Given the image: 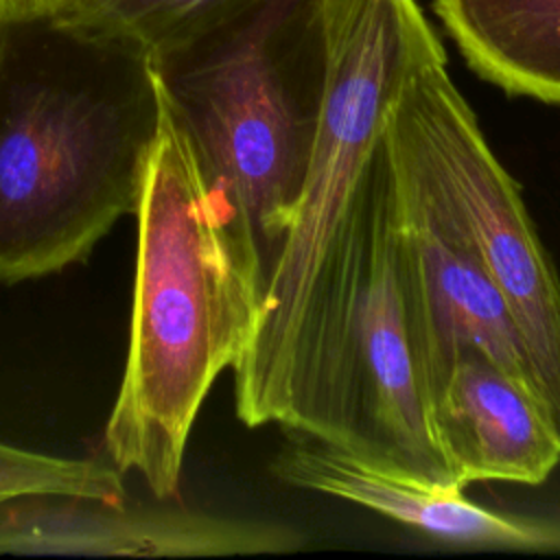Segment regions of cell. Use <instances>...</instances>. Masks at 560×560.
Here are the masks:
<instances>
[{
	"mask_svg": "<svg viewBox=\"0 0 560 560\" xmlns=\"http://www.w3.org/2000/svg\"><path fill=\"white\" fill-rule=\"evenodd\" d=\"M254 0H37L22 15H46L85 35L133 46L158 61Z\"/></svg>",
	"mask_w": 560,
	"mask_h": 560,
	"instance_id": "cell-12",
	"label": "cell"
},
{
	"mask_svg": "<svg viewBox=\"0 0 560 560\" xmlns=\"http://www.w3.org/2000/svg\"><path fill=\"white\" fill-rule=\"evenodd\" d=\"M153 66L217 217L265 293L319 129L324 0H254Z\"/></svg>",
	"mask_w": 560,
	"mask_h": 560,
	"instance_id": "cell-4",
	"label": "cell"
},
{
	"mask_svg": "<svg viewBox=\"0 0 560 560\" xmlns=\"http://www.w3.org/2000/svg\"><path fill=\"white\" fill-rule=\"evenodd\" d=\"M133 214L129 354L105 446L118 470H138L158 499H171L199 407L247 348L262 291L228 238L164 98Z\"/></svg>",
	"mask_w": 560,
	"mask_h": 560,
	"instance_id": "cell-3",
	"label": "cell"
},
{
	"mask_svg": "<svg viewBox=\"0 0 560 560\" xmlns=\"http://www.w3.org/2000/svg\"><path fill=\"white\" fill-rule=\"evenodd\" d=\"M431 429L459 488L540 483L560 464V431L538 392L479 352L457 359L442 381Z\"/></svg>",
	"mask_w": 560,
	"mask_h": 560,
	"instance_id": "cell-10",
	"label": "cell"
},
{
	"mask_svg": "<svg viewBox=\"0 0 560 560\" xmlns=\"http://www.w3.org/2000/svg\"><path fill=\"white\" fill-rule=\"evenodd\" d=\"M77 494L125 501L122 479L114 468L92 459L35 453L0 442V501L20 494Z\"/></svg>",
	"mask_w": 560,
	"mask_h": 560,
	"instance_id": "cell-13",
	"label": "cell"
},
{
	"mask_svg": "<svg viewBox=\"0 0 560 560\" xmlns=\"http://www.w3.org/2000/svg\"><path fill=\"white\" fill-rule=\"evenodd\" d=\"M302 545L304 536L287 525L184 508H127L52 492L0 501V553L201 558L284 553Z\"/></svg>",
	"mask_w": 560,
	"mask_h": 560,
	"instance_id": "cell-8",
	"label": "cell"
},
{
	"mask_svg": "<svg viewBox=\"0 0 560 560\" xmlns=\"http://www.w3.org/2000/svg\"><path fill=\"white\" fill-rule=\"evenodd\" d=\"M337 448L394 475L457 486L431 429V400L407 260L396 228L385 133L350 324L343 435Z\"/></svg>",
	"mask_w": 560,
	"mask_h": 560,
	"instance_id": "cell-6",
	"label": "cell"
},
{
	"mask_svg": "<svg viewBox=\"0 0 560 560\" xmlns=\"http://www.w3.org/2000/svg\"><path fill=\"white\" fill-rule=\"evenodd\" d=\"M389 120L420 151L499 289L518 330L538 394L560 431V276L514 177L490 149L446 70V55L405 81Z\"/></svg>",
	"mask_w": 560,
	"mask_h": 560,
	"instance_id": "cell-5",
	"label": "cell"
},
{
	"mask_svg": "<svg viewBox=\"0 0 560 560\" xmlns=\"http://www.w3.org/2000/svg\"><path fill=\"white\" fill-rule=\"evenodd\" d=\"M160 122L147 52L0 15V280L79 262L133 214Z\"/></svg>",
	"mask_w": 560,
	"mask_h": 560,
	"instance_id": "cell-2",
	"label": "cell"
},
{
	"mask_svg": "<svg viewBox=\"0 0 560 560\" xmlns=\"http://www.w3.org/2000/svg\"><path fill=\"white\" fill-rule=\"evenodd\" d=\"M433 11L481 79L560 105V0H433Z\"/></svg>",
	"mask_w": 560,
	"mask_h": 560,
	"instance_id": "cell-11",
	"label": "cell"
},
{
	"mask_svg": "<svg viewBox=\"0 0 560 560\" xmlns=\"http://www.w3.org/2000/svg\"><path fill=\"white\" fill-rule=\"evenodd\" d=\"M271 462L287 486L372 510L435 542L510 551H560V518L490 510L464 488L394 475L322 440L291 433Z\"/></svg>",
	"mask_w": 560,
	"mask_h": 560,
	"instance_id": "cell-9",
	"label": "cell"
},
{
	"mask_svg": "<svg viewBox=\"0 0 560 560\" xmlns=\"http://www.w3.org/2000/svg\"><path fill=\"white\" fill-rule=\"evenodd\" d=\"M37 0H0V15H22Z\"/></svg>",
	"mask_w": 560,
	"mask_h": 560,
	"instance_id": "cell-14",
	"label": "cell"
},
{
	"mask_svg": "<svg viewBox=\"0 0 560 560\" xmlns=\"http://www.w3.org/2000/svg\"><path fill=\"white\" fill-rule=\"evenodd\" d=\"M324 20L328 72L315 147L252 339L232 372L245 427L280 424L339 446L387 116L409 74L444 48L416 0H324Z\"/></svg>",
	"mask_w": 560,
	"mask_h": 560,
	"instance_id": "cell-1",
	"label": "cell"
},
{
	"mask_svg": "<svg viewBox=\"0 0 560 560\" xmlns=\"http://www.w3.org/2000/svg\"><path fill=\"white\" fill-rule=\"evenodd\" d=\"M385 147L429 400L455 361L470 352L492 359L538 392L532 363L499 289L420 151L389 116Z\"/></svg>",
	"mask_w": 560,
	"mask_h": 560,
	"instance_id": "cell-7",
	"label": "cell"
}]
</instances>
